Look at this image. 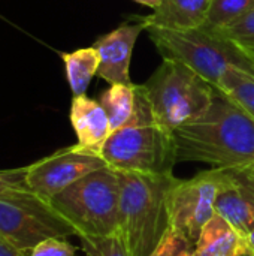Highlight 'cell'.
I'll use <instances>...</instances> for the list:
<instances>
[{
	"label": "cell",
	"mask_w": 254,
	"mask_h": 256,
	"mask_svg": "<svg viewBox=\"0 0 254 256\" xmlns=\"http://www.w3.org/2000/svg\"><path fill=\"white\" fill-rule=\"evenodd\" d=\"M177 162H204L213 168L254 165V118L223 92L210 108L172 132Z\"/></svg>",
	"instance_id": "cell-1"
},
{
	"label": "cell",
	"mask_w": 254,
	"mask_h": 256,
	"mask_svg": "<svg viewBox=\"0 0 254 256\" xmlns=\"http://www.w3.org/2000/svg\"><path fill=\"white\" fill-rule=\"evenodd\" d=\"M120 234L130 256H150L171 230L168 195L178 180L171 174L118 171Z\"/></svg>",
	"instance_id": "cell-2"
},
{
	"label": "cell",
	"mask_w": 254,
	"mask_h": 256,
	"mask_svg": "<svg viewBox=\"0 0 254 256\" xmlns=\"http://www.w3.org/2000/svg\"><path fill=\"white\" fill-rule=\"evenodd\" d=\"M163 58L178 60L219 88L222 74L238 68L254 76V51L228 38L216 28L169 30L145 27Z\"/></svg>",
	"instance_id": "cell-3"
},
{
	"label": "cell",
	"mask_w": 254,
	"mask_h": 256,
	"mask_svg": "<svg viewBox=\"0 0 254 256\" xmlns=\"http://www.w3.org/2000/svg\"><path fill=\"white\" fill-rule=\"evenodd\" d=\"M144 86L154 122L172 134L201 117L211 105L216 87L190 66L163 58Z\"/></svg>",
	"instance_id": "cell-4"
},
{
	"label": "cell",
	"mask_w": 254,
	"mask_h": 256,
	"mask_svg": "<svg viewBox=\"0 0 254 256\" xmlns=\"http://www.w3.org/2000/svg\"><path fill=\"white\" fill-rule=\"evenodd\" d=\"M121 184L118 171L105 166L79 178L49 202L79 236L120 232Z\"/></svg>",
	"instance_id": "cell-5"
},
{
	"label": "cell",
	"mask_w": 254,
	"mask_h": 256,
	"mask_svg": "<svg viewBox=\"0 0 254 256\" xmlns=\"http://www.w3.org/2000/svg\"><path fill=\"white\" fill-rule=\"evenodd\" d=\"M100 156L117 171L144 174H171L177 164L172 134L154 122L150 104L138 122L109 135Z\"/></svg>",
	"instance_id": "cell-6"
},
{
	"label": "cell",
	"mask_w": 254,
	"mask_h": 256,
	"mask_svg": "<svg viewBox=\"0 0 254 256\" xmlns=\"http://www.w3.org/2000/svg\"><path fill=\"white\" fill-rule=\"evenodd\" d=\"M0 234L27 254L48 238L76 237L75 228L52 204L30 189L0 196Z\"/></svg>",
	"instance_id": "cell-7"
},
{
	"label": "cell",
	"mask_w": 254,
	"mask_h": 256,
	"mask_svg": "<svg viewBox=\"0 0 254 256\" xmlns=\"http://www.w3.org/2000/svg\"><path fill=\"white\" fill-rule=\"evenodd\" d=\"M220 184L222 168L202 171L189 180L178 178L168 195L171 230L196 244L202 228L216 214Z\"/></svg>",
	"instance_id": "cell-8"
},
{
	"label": "cell",
	"mask_w": 254,
	"mask_h": 256,
	"mask_svg": "<svg viewBox=\"0 0 254 256\" xmlns=\"http://www.w3.org/2000/svg\"><path fill=\"white\" fill-rule=\"evenodd\" d=\"M105 166L108 164L100 154L75 144L28 165L27 186L31 192L49 201L79 178Z\"/></svg>",
	"instance_id": "cell-9"
},
{
	"label": "cell",
	"mask_w": 254,
	"mask_h": 256,
	"mask_svg": "<svg viewBox=\"0 0 254 256\" xmlns=\"http://www.w3.org/2000/svg\"><path fill=\"white\" fill-rule=\"evenodd\" d=\"M216 213L247 237L254 230V171L252 166L222 168Z\"/></svg>",
	"instance_id": "cell-10"
},
{
	"label": "cell",
	"mask_w": 254,
	"mask_h": 256,
	"mask_svg": "<svg viewBox=\"0 0 254 256\" xmlns=\"http://www.w3.org/2000/svg\"><path fill=\"white\" fill-rule=\"evenodd\" d=\"M141 22L121 24L115 30L103 34L93 45L99 56L100 64L97 75L108 81L109 84H124L132 86L129 68L132 60V52L138 36L144 32Z\"/></svg>",
	"instance_id": "cell-11"
},
{
	"label": "cell",
	"mask_w": 254,
	"mask_h": 256,
	"mask_svg": "<svg viewBox=\"0 0 254 256\" xmlns=\"http://www.w3.org/2000/svg\"><path fill=\"white\" fill-rule=\"evenodd\" d=\"M70 123L81 148L100 154V150L112 134L106 111L100 102L82 96H73L70 105Z\"/></svg>",
	"instance_id": "cell-12"
},
{
	"label": "cell",
	"mask_w": 254,
	"mask_h": 256,
	"mask_svg": "<svg viewBox=\"0 0 254 256\" xmlns=\"http://www.w3.org/2000/svg\"><path fill=\"white\" fill-rule=\"evenodd\" d=\"M211 0H162L153 14L136 18L145 27L192 30L205 24Z\"/></svg>",
	"instance_id": "cell-13"
},
{
	"label": "cell",
	"mask_w": 254,
	"mask_h": 256,
	"mask_svg": "<svg viewBox=\"0 0 254 256\" xmlns=\"http://www.w3.org/2000/svg\"><path fill=\"white\" fill-rule=\"evenodd\" d=\"M100 105L106 111L114 132L138 122L148 106V100L142 84H111V87L102 93Z\"/></svg>",
	"instance_id": "cell-14"
},
{
	"label": "cell",
	"mask_w": 254,
	"mask_h": 256,
	"mask_svg": "<svg viewBox=\"0 0 254 256\" xmlns=\"http://www.w3.org/2000/svg\"><path fill=\"white\" fill-rule=\"evenodd\" d=\"M246 252H249L246 237L219 213L202 228L195 244V256H240Z\"/></svg>",
	"instance_id": "cell-15"
},
{
	"label": "cell",
	"mask_w": 254,
	"mask_h": 256,
	"mask_svg": "<svg viewBox=\"0 0 254 256\" xmlns=\"http://www.w3.org/2000/svg\"><path fill=\"white\" fill-rule=\"evenodd\" d=\"M63 62L66 68V76L73 96L85 94L91 80L97 75L100 56L94 46L79 48L73 52L63 54Z\"/></svg>",
	"instance_id": "cell-16"
},
{
	"label": "cell",
	"mask_w": 254,
	"mask_h": 256,
	"mask_svg": "<svg viewBox=\"0 0 254 256\" xmlns=\"http://www.w3.org/2000/svg\"><path fill=\"white\" fill-rule=\"evenodd\" d=\"M254 118V76L238 68L226 69L220 76L219 88Z\"/></svg>",
	"instance_id": "cell-17"
},
{
	"label": "cell",
	"mask_w": 254,
	"mask_h": 256,
	"mask_svg": "<svg viewBox=\"0 0 254 256\" xmlns=\"http://www.w3.org/2000/svg\"><path fill=\"white\" fill-rule=\"evenodd\" d=\"M254 8V0H211L207 21L202 27L222 30L238 21Z\"/></svg>",
	"instance_id": "cell-18"
},
{
	"label": "cell",
	"mask_w": 254,
	"mask_h": 256,
	"mask_svg": "<svg viewBox=\"0 0 254 256\" xmlns=\"http://www.w3.org/2000/svg\"><path fill=\"white\" fill-rule=\"evenodd\" d=\"M87 256H130L120 232L111 236H79Z\"/></svg>",
	"instance_id": "cell-19"
},
{
	"label": "cell",
	"mask_w": 254,
	"mask_h": 256,
	"mask_svg": "<svg viewBox=\"0 0 254 256\" xmlns=\"http://www.w3.org/2000/svg\"><path fill=\"white\" fill-rule=\"evenodd\" d=\"M219 32L254 51V8L246 15H243L238 21Z\"/></svg>",
	"instance_id": "cell-20"
},
{
	"label": "cell",
	"mask_w": 254,
	"mask_h": 256,
	"mask_svg": "<svg viewBox=\"0 0 254 256\" xmlns=\"http://www.w3.org/2000/svg\"><path fill=\"white\" fill-rule=\"evenodd\" d=\"M150 256H195V243L169 230L157 249Z\"/></svg>",
	"instance_id": "cell-21"
},
{
	"label": "cell",
	"mask_w": 254,
	"mask_h": 256,
	"mask_svg": "<svg viewBox=\"0 0 254 256\" xmlns=\"http://www.w3.org/2000/svg\"><path fill=\"white\" fill-rule=\"evenodd\" d=\"M16 190H28L27 166L13 168V170H0V196Z\"/></svg>",
	"instance_id": "cell-22"
},
{
	"label": "cell",
	"mask_w": 254,
	"mask_h": 256,
	"mask_svg": "<svg viewBox=\"0 0 254 256\" xmlns=\"http://www.w3.org/2000/svg\"><path fill=\"white\" fill-rule=\"evenodd\" d=\"M28 256H75V248L66 238H48L33 248Z\"/></svg>",
	"instance_id": "cell-23"
},
{
	"label": "cell",
	"mask_w": 254,
	"mask_h": 256,
	"mask_svg": "<svg viewBox=\"0 0 254 256\" xmlns=\"http://www.w3.org/2000/svg\"><path fill=\"white\" fill-rule=\"evenodd\" d=\"M30 254L13 246L4 236L0 234V256H28Z\"/></svg>",
	"instance_id": "cell-24"
},
{
	"label": "cell",
	"mask_w": 254,
	"mask_h": 256,
	"mask_svg": "<svg viewBox=\"0 0 254 256\" xmlns=\"http://www.w3.org/2000/svg\"><path fill=\"white\" fill-rule=\"evenodd\" d=\"M135 2H138L141 4H145V6L151 8V9H156L162 3V0H135Z\"/></svg>",
	"instance_id": "cell-25"
},
{
	"label": "cell",
	"mask_w": 254,
	"mask_h": 256,
	"mask_svg": "<svg viewBox=\"0 0 254 256\" xmlns=\"http://www.w3.org/2000/svg\"><path fill=\"white\" fill-rule=\"evenodd\" d=\"M246 240H247V246H249V252H252L254 255V230L246 237Z\"/></svg>",
	"instance_id": "cell-26"
},
{
	"label": "cell",
	"mask_w": 254,
	"mask_h": 256,
	"mask_svg": "<svg viewBox=\"0 0 254 256\" xmlns=\"http://www.w3.org/2000/svg\"><path fill=\"white\" fill-rule=\"evenodd\" d=\"M240 256H254L252 252H246V254H243V255H240Z\"/></svg>",
	"instance_id": "cell-27"
},
{
	"label": "cell",
	"mask_w": 254,
	"mask_h": 256,
	"mask_svg": "<svg viewBox=\"0 0 254 256\" xmlns=\"http://www.w3.org/2000/svg\"><path fill=\"white\" fill-rule=\"evenodd\" d=\"M250 166H252V168H253V171H254V165H250Z\"/></svg>",
	"instance_id": "cell-28"
}]
</instances>
